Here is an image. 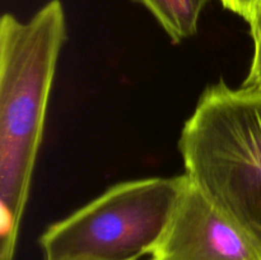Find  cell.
<instances>
[{"mask_svg": "<svg viewBox=\"0 0 261 260\" xmlns=\"http://www.w3.org/2000/svg\"><path fill=\"white\" fill-rule=\"evenodd\" d=\"M63 3L50 0L28 20H0V260H13L61 48Z\"/></svg>", "mask_w": 261, "mask_h": 260, "instance_id": "obj_1", "label": "cell"}, {"mask_svg": "<svg viewBox=\"0 0 261 260\" xmlns=\"http://www.w3.org/2000/svg\"><path fill=\"white\" fill-rule=\"evenodd\" d=\"M61 260H97V259H91V257H70V259H61Z\"/></svg>", "mask_w": 261, "mask_h": 260, "instance_id": "obj_8", "label": "cell"}, {"mask_svg": "<svg viewBox=\"0 0 261 260\" xmlns=\"http://www.w3.org/2000/svg\"><path fill=\"white\" fill-rule=\"evenodd\" d=\"M178 150L189 181L261 245V88L223 81L206 87Z\"/></svg>", "mask_w": 261, "mask_h": 260, "instance_id": "obj_2", "label": "cell"}, {"mask_svg": "<svg viewBox=\"0 0 261 260\" xmlns=\"http://www.w3.org/2000/svg\"><path fill=\"white\" fill-rule=\"evenodd\" d=\"M218 2L221 3V4L223 5L224 9H226V7H227V5H228V2H229V0H218Z\"/></svg>", "mask_w": 261, "mask_h": 260, "instance_id": "obj_9", "label": "cell"}, {"mask_svg": "<svg viewBox=\"0 0 261 260\" xmlns=\"http://www.w3.org/2000/svg\"><path fill=\"white\" fill-rule=\"evenodd\" d=\"M155 18L172 43L195 36L199 19L211 0H134Z\"/></svg>", "mask_w": 261, "mask_h": 260, "instance_id": "obj_5", "label": "cell"}, {"mask_svg": "<svg viewBox=\"0 0 261 260\" xmlns=\"http://www.w3.org/2000/svg\"><path fill=\"white\" fill-rule=\"evenodd\" d=\"M147 260H261V245L219 213L189 181Z\"/></svg>", "mask_w": 261, "mask_h": 260, "instance_id": "obj_4", "label": "cell"}, {"mask_svg": "<svg viewBox=\"0 0 261 260\" xmlns=\"http://www.w3.org/2000/svg\"><path fill=\"white\" fill-rule=\"evenodd\" d=\"M186 175L125 181L107 189L40 237L46 260H139L165 233Z\"/></svg>", "mask_w": 261, "mask_h": 260, "instance_id": "obj_3", "label": "cell"}, {"mask_svg": "<svg viewBox=\"0 0 261 260\" xmlns=\"http://www.w3.org/2000/svg\"><path fill=\"white\" fill-rule=\"evenodd\" d=\"M260 4L261 0H229L226 9L240 15L247 23H250Z\"/></svg>", "mask_w": 261, "mask_h": 260, "instance_id": "obj_7", "label": "cell"}, {"mask_svg": "<svg viewBox=\"0 0 261 260\" xmlns=\"http://www.w3.org/2000/svg\"><path fill=\"white\" fill-rule=\"evenodd\" d=\"M249 24L250 33L254 41V55H252L251 65H250L249 75L245 79L244 86L261 88V4Z\"/></svg>", "mask_w": 261, "mask_h": 260, "instance_id": "obj_6", "label": "cell"}]
</instances>
